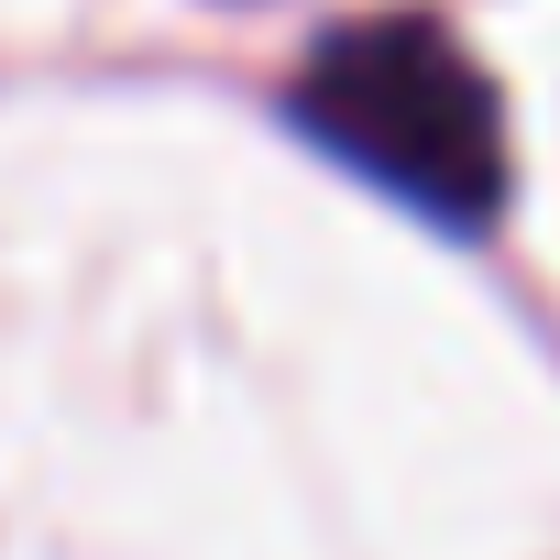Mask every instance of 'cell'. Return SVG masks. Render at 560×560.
Wrapping results in <instances>:
<instances>
[{
	"mask_svg": "<svg viewBox=\"0 0 560 560\" xmlns=\"http://www.w3.org/2000/svg\"><path fill=\"white\" fill-rule=\"evenodd\" d=\"M298 132L440 231H483L505 209V100L429 12L341 23L298 67Z\"/></svg>",
	"mask_w": 560,
	"mask_h": 560,
	"instance_id": "obj_1",
	"label": "cell"
}]
</instances>
